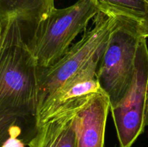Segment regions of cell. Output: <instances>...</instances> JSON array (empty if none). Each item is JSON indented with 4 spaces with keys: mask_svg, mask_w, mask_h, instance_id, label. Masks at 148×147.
<instances>
[{
    "mask_svg": "<svg viewBox=\"0 0 148 147\" xmlns=\"http://www.w3.org/2000/svg\"><path fill=\"white\" fill-rule=\"evenodd\" d=\"M38 62L18 23L0 21V140L19 137L25 144L37 129Z\"/></svg>",
    "mask_w": 148,
    "mask_h": 147,
    "instance_id": "obj_1",
    "label": "cell"
},
{
    "mask_svg": "<svg viewBox=\"0 0 148 147\" xmlns=\"http://www.w3.org/2000/svg\"><path fill=\"white\" fill-rule=\"evenodd\" d=\"M142 37L140 22L118 17L96 72L101 89L109 98L111 109L119 104L131 87Z\"/></svg>",
    "mask_w": 148,
    "mask_h": 147,
    "instance_id": "obj_2",
    "label": "cell"
},
{
    "mask_svg": "<svg viewBox=\"0 0 148 147\" xmlns=\"http://www.w3.org/2000/svg\"><path fill=\"white\" fill-rule=\"evenodd\" d=\"M117 23L118 17L99 12L95 17L92 28L85 30L80 40L63 57L46 69H38V115L65 82L82 70L97 54L105 50Z\"/></svg>",
    "mask_w": 148,
    "mask_h": 147,
    "instance_id": "obj_3",
    "label": "cell"
},
{
    "mask_svg": "<svg viewBox=\"0 0 148 147\" xmlns=\"http://www.w3.org/2000/svg\"><path fill=\"white\" fill-rule=\"evenodd\" d=\"M99 12L91 0H77L66 8H55L31 49L38 69H46L63 57L75 37L87 30L89 22Z\"/></svg>",
    "mask_w": 148,
    "mask_h": 147,
    "instance_id": "obj_4",
    "label": "cell"
},
{
    "mask_svg": "<svg viewBox=\"0 0 148 147\" xmlns=\"http://www.w3.org/2000/svg\"><path fill=\"white\" fill-rule=\"evenodd\" d=\"M120 147H131L148 125V48L142 37L132 84L124 99L111 109Z\"/></svg>",
    "mask_w": 148,
    "mask_h": 147,
    "instance_id": "obj_5",
    "label": "cell"
},
{
    "mask_svg": "<svg viewBox=\"0 0 148 147\" xmlns=\"http://www.w3.org/2000/svg\"><path fill=\"white\" fill-rule=\"evenodd\" d=\"M104 50L97 54L82 70L65 82L50 98L38 115L37 126L52 115L66 109L79 99L105 93L101 89L96 74Z\"/></svg>",
    "mask_w": 148,
    "mask_h": 147,
    "instance_id": "obj_6",
    "label": "cell"
},
{
    "mask_svg": "<svg viewBox=\"0 0 148 147\" xmlns=\"http://www.w3.org/2000/svg\"><path fill=\"white\" fill-rule=\"evenodd\" d=\"M55 8L54 0H0V21L17 22L32 49Z\"/></svg>",
    "mask_w": 148,
    "mask_h": 147,
    "instance_id": "obj_7",
    "label": "cell"
},
{
    "mask_svg": "<svg viewBox=\"0 0 148 147\" xmlns=\"http://www.w3.org/2000/svg\"><path fill=\"white\" fill-rule=\"evenodd\" d=\"M92 97L79 99L48 118L38 125L34 136L27 145L29 147H76L75 117Z\"/></svg>",
    "mask_w": 148,
    "mask_h": 147,
    "instance_id": "obj_8",
    "label": "cell"
},
{
    "mask_svg": "<svg viewBox=\"0 0 148 147\" xmlns=\"http://www.w3.org/2000/svg\"><path fill=\"white\" fill-rule=\"evenodd\" d=\"M111 104L106 93L92 97L75 117L76 147H104L105 131Z\"/></svg>",
    "mask_w": 148,
    "mask_h": 147,
    "instance_id": "obj_9",
    "label": "cell"
},
{
    "mask_svg": "<svg viewBox=\"0 0 148 147\" xmlns=\"http://www.w3.org/2000/svg\"><path fill=\"white\" fill-rule=\"evenodd\" d=\"M100 12L141 22L146 13L145 0H91Z\"/></svg>",
    "mask_w": 148,
    "mask_h": 147,
    "instance_id": "obj_10",
    "label": "cell"
},
{
    "mask_svg": "<svg viewBox=\"0 0 148 147\" xmlns=\"http://www.w3.org/2000/svg\"><path fill=\"white\" fill-rule=\"evenodd\" d=\"M25 143L18 137L10 136L1 144V147H25Z\"/></svg>",
    "mask_w": 148,
    "mask_h": 147,
    "instance_id": "obj_11",
    "label": "cell"
},
{
    "mask_svg": "<svg viewBox=\"0 0 148 147\" xmlns=\"http://www.w3.org/2000/svg\"><path fill=\"white\" fill-rule=\"evenodd\" d=\"M146 3V13L143 21L140 23V31L143 37H148V0H145Z\"/></svg>",
    "mask_w": 148,
    "mask_h": 147,
    "instance_id": "obj_12",
    "label": "cell"
}]
</instances>
